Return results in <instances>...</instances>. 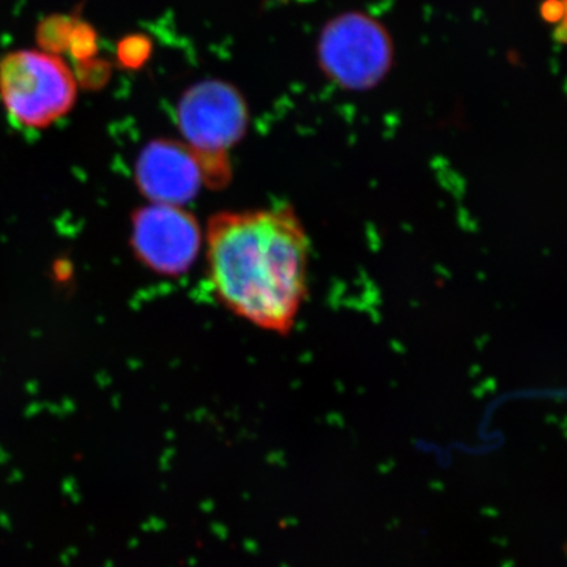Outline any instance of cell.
I'll return each instance as SVG.
<instances>
[{"label":"cell","instance_id":"1","mask_svg":"<svg viewBox=\"0 0 567 567\" xmlns=\"http://www.w3.org/2000/svg\"><path fill=\"white\" fill-rule=\"evenodd\" d=\"M208 275L216 297L249 323L287 334L308 295L309 238L289 205L213 216Z\"/></svg>","mask_w":567,"mask_h":567},{"label":"cell","instance_id":"2","mask_svg":"<svg viewBox=\"0 0 567 567\" xmlns=\"http://www.w3.org/2000/svg\"><path fill=\"white\" fill-rule=\"evenodd\" d=\"M183 144L196 155L204 181L221 188L230 178L229 152L248 128L244 96L223 81H204L183 93L177 106Z\"/></svg>","mask_w":567,"mask_h":567},{"label":"cell","instance_id":"3","mask_svg":"<svg viewBox=\"0 0 567 567\" xmlns=\"http://www.w3.org/2000/svg\"><path fill=\"white\" fill-rule=\"evenodd\" d=\"M78 84L66 63L51 52L20 50L0 61V99L11 121L47 128L76 103Z\"/></svg>","mask_w":567,"mask_h":567},{"label":"cell","instance_id":"4","mask_svg":"<svg viewBox=\"0 0 567 567\" xmlns=\"http://www.w3.org/2000/svg\"><path fill=\"white\" fill-rule=\"evenodd\" d=\"M320 59L327 73L344 87H372L390 69V39L363 14H344L323 32Z\"/></svg>","mask_w":567,"mask_h":567},{"label":"cell","instance_id":"5","mask_svg":"<svg viewBox=\"0 0 567 567\" xmlns=\"http://www.w3.org/2000/svg\"><path fill=\"white\" fill-rule=\"evenodd\" d=\"M132 246L142 265L177 278L196 262L203 233L192 213L175 205L152 204L134 213Z\"/></svg>","mask_w":567,"mask_h":567},{"label":"cell","instance_id":"6","mask_svg":"<svg viewBox=\"0 0 567 567\" xmlns=\"http://www.w3.org/2000/svg\"><path fill=\"white\" fill-rule=\"evenodd\" d=\"M136 182L152 204L182 207L197 196L205 181L196 155L183 142L156 140L142 148Z\"/></svg>","mask_w":567,"mask_h":567},{"label":"cell","instance_id":"7","mask_svg":"<svg viewBox=\"0 0 567 567\" xmlns=\"http://www.w3.org/2000/svg\"><path fill=\"white\" fill-rule=\"evenodd\" d=\"M142 41L144 40H128L123 43L121 51L123 62L128 63V65H132V63L137 65V63L144 61V59L141 58V54L144 55V58H147L148 48H144V50H142Z\"/></svg>","mask_w":567,"mask_h":567}]
</instances>
